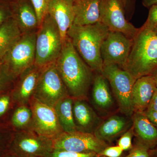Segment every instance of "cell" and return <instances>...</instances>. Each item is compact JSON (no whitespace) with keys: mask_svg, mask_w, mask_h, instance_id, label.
Here are the masks:
<instances>
[{"mask_svg":"<svg viewBox=\"0 0 157 157\" xmlns=\"http://www.w3.org/2000/svg\"><path fill=\"white\" fill-rule=\"evenodd\" d=\"M43 68L34 64L15 79L16 82L11 95V100L18 106H29Z\"/></svg>","mask_w":157,"mask_h":157,"instance_id":"obj_13","label":"cell"},{"mask_svg":"<svg viewBox=\"0 0 157 157\" xmlns=\"http://www.w3.org/2000/svg\"><path fill=\"white\" fill-rule=\"evenodd\" d=\"M134 136L150 149L157 146V128L144 114L136 112L131 117Z\"/></svg>","mask_w":157,"mask_h":157,"instance_id":"obj_19","label":"cell"},{"mask_svg":"<svg viewBox=\"0 0 157 157\" xmlns=\"http://www.w3.org/2000/svg\"><path fill=\"white\" fill-rule=\"evenodd\" d=\"M123 150L118 145L107 146L98 155L101 157H120Z\"/></svg>","mask_w":157,"mask_h":157,"instance_id":"obj_31","label":"cell"},{"mask_svg":"<svg viewBox=\"0 0 157 157\" xmlns=\"http://www.w3.org/2000/svg\"><path fill=\"white\" fill-rule=\"evenodd\" d=\"M157 26V4L150 7L148 17L142 27L153 31Z\"/></svg>","mask_w":157,"mask_h":157,"instance_id":"obj_29","label":"cell"},{"mask_svg":"<svg viewBox=\"0 0 157 157\" xmlns=\"http://www.w3.org/2000/svg\"><path fill=\"white\" fill-rule=\"evenodd\" d=\"M133 44V39L122 33L109 31L101 45L103 66L114 64L123 69Z\"/></svg>","mask_w":157,"mask_h":157,"instance_id":"obj_12","label":"cell"},{"mask_svg":"<svg viewBox=\"0 0 157 157\" xmlns=\"http://www.w3.org/2000/svg\"><path fill=\"white\" fill-rule=\"evenodd\" d=\"M151 157H157V146L151 150Z\"/></svg>","mask_w":157,"mask_h":157,"instance_id":"obj_40","label":"cell"},{"mask_svg":"<svg viewBox=\"0 0 157 157\" xmlns=\"http://www.w3.org/2000/svg\"><path fill=\"white\" fill-rule=\"evenodd\" d=\"M22 34L12 17L0 26V59L18 41Z\"/></svg>","mask_w":157,"mask_h":157,"instance_id":"obj_22","label":"cell"},{"mask_svg":"<svg viewBox=\"0 0 157 157\" xmlns=\"http://www.w3.org/2000/svg\"><path fill=\"white\" fill-rule=\"evenodd\" d=\"M147 109H151L157 112V87L155 90Z\"/></svg>","mask_w":157,"mask_h":157,"instance_id":"obj_36","label":"cell"},{"mask_svg":"<svg viewBox=\"0 0 157 157\" xmlns=\"http://www.w3.org/2000/svg\"><path fill=\"white\" fill-rule=\"evenodd\" d=\"M124 6L125 12L127 13H132L134 10L135 0H122Z\"/></svg>","mask_w":157,"mask_h":157,"instance_id":"obj_35","label":"cell"},{"mask_svg":"<svg viewBox=\"0 0 157 157\" xmlns=\"http://www.w3.org/2000/svg\"><path fill=\"white\" fill-rule=\"evenodd\" d=\"M11 100V94H6L0 96V117L5 114L8 110Z\"/></svg>","mask_w":157,"mask_h":157,"instance_id":"obj_33","label":"cell"},{"mask_svg":"<svg viewBox=\"0 0 157 157\" xmlns=\"http://www.w3.org/2000/svg\"><path fill=\"white\" fill-rule=\"evenodd\" d=\"M36 12L39 26L47 14L50 0H31Z\"/></svg>","mask_w":157,"mask_h":157,"instance_id":"obj_27","label":"cell"},{"mask_svg":"<svg viewBox=\"0 0 157 157\" xmlns=\"http://www.w3.org/2000/svg\"><path fill=\"white\" fill-rule=\"evenodd\" d=\"M10 0H0V26L11 17Z\"/></svg>","mask_w":157,"mask_h":157,"instance_id":"obj_30","label":"cell"},{"mask_svg":"<svg viewBox=\"0 0 157 157\" xmlns=\"http://www.w3.org/2000/svg\"><path fill=\"white\" fill-rule=\"evenodd\" d=\"M11 17L21 34L36 33L39 27L36 12L31 0H10Z\"/></svg>","mask_w":157,"mask_h":157,"instance_id":"obj_14","label":"cell"},{"mask_svg":"<svg viewBox=\"0 0 157 157\" xmlns=\"http://www.w3.org/2000/svg\"><path fill=\"white\" fill-rule=\"evenodd\" d=\"M0 157H20L12 153L11 152L8 151L6 152H5V153L3 154L2 156H1Z\"/></svg>","mask_w":157,"mask_h":157,"instance_id":"obj_38","label":"cell"},{"mask_svg":"<svg viewBox=\"0 0 157 157\" xmlns=\"http://www.w3.org/2000/svg\"><path fill=\"white\" fill-rule=\"evenodd\" d=\"M44 157H101L94 152L78 153L66 151L53 150Z\"/></svg>","mask_w":157,"mask_h":157,"instance_id":"obj_26","label":"cell"},{"mask_svg":"<svg viewBox=\"0 0 157 157\" xmlns=\"http://www.w3.org/2000/svg\"><path fill=\"white\" fill-rule=\"evenodd\" d=\"M92 97L94 104L99 109L107 110L113 106L114 100L107 78L101 73L94 76Z\"/></svg>","mask_w":157,"mask_h":157,"instance_id":"obj_21","label":"cell"},{"mask_svg":"<svg viewBox=\"0 0 157 157\" xmlns=\"http://www.w3.org/2000/svg\"><path fill=\"white\" fill-rule=\"evenodd\" d=\"M8 151L20 157H44L53 151V140L29 129L21 130L14 135Z\"/></svg>","mask_w":157,"mask_h":157,"instance_id":"obj_8","label":"cell"},{"mask_svg":"<svg viewBox=\"0 0 157 157\" xmlns=\"http://www.w3.org/2000/svg\"><path fill=\"white\" fill-rule=\"evenodd\" d=\"M33 113L29 106L20 105L12 115L11 123L15 128L21 130L29 129L32 123Z\"/></svg>","mask_w":157,"mask_h":157,"instance_id":"obj_24","label":"cell"},{"mask_svg":"<svg viewBox=\"0 0 157 157\" xmlns=\"http://www.w3.org/2000/svg\"><path fill=\"white\" fill-rule=\"evenodd\" d=\"M74 25L83 26L99 22L100 0H74Z\"/></svg>","mask_w":157,"mask_h":157,"instance_id":"obj_20","label":"cell"},{"mask_svg":"<svg viewBox=\"0 0 157 157\" xmlns=\"http://www.w3.org/2000/svg\"><path fill=\"white\" fill-rule=\"evenodd\" d=\"M99 22L109 31L122 33L133 39L139 30L127 20L122 0H100Z\"/></svg>","mask_w":157,"mask_h":157,"instance_id":"obj_11","label":"cell"},{"mask_svg":"<svg viewBox=\"0 0 157 157\" xmlns=\"http://www.w3.org/2000/svg\"><path fill=\"white\" fill-rule=\"evenodd\" d=\"M0 140H1V137H0Z\"/></svg>","mask_w":157,"mask_h":157,"instance_id":"obj_42","label":"cell"},{"mask_svg":"<svg viewBox=\"0 0 157 157\" xmlns=\"http://www.w3.org/2000/svg\"><path fill=\"white\" fill-rule=\"evenodd\" d=\"M146 115L152 123L157 128V112L154 110L147 109L144 111Z\"/></svg>","mask_w":157,"mask_h":157,"instance_id":"obj_34","label":"cell"},{"mask_svg":"<svg viewBox=\"0 0 157 157\" xmlns=\"http://www.w3.org/2000/svg\"><path fill=\"white\" fill-rule=\"evenodd\" d=\"M74 0H50L47 14L54 20L58 26L63 44L74 20Z\"/></svg>","mask_w":157,"mask_h":157,"instance_id":"obj_15","label":"cell"},{"mask_svg":"<svg viewBox=\"0 0 157 157\" xmlns=\"http://www.w3.org/2000/svg\"><path fill=\"white\" fill-rule=\"evenodd\" d=\"M73 99L70 96L62 99L54 107L62 128L65 132L77 131L73 115Z\"/></svg>","mask_w":157,"mask_h":157,"instance_id":"obj_23","label":"cell"},{"mask_svg":"<svg viewBox=\"0 0 157 157\" xmlns=\"http://www.w3.org/2000/svg\"><path fill=\"white\" fill-rule=\"evenodd\" d=\"M125 157H151V149L135 139L128 155Z\"/></svg>","mask_w":157,"mask_h":157,"instance_id":"obj_25","label":"cell"},{"mask_svg":"<svg viewBox=\"0 0 157 157\" xmlns=\"http://www.w3.org/2000/svg\"><path fill=\"white\" fill-rule=\"evenodd\" d=\"M29 106L33 113L29 130L53 140L64 132L53 107L32 98Z\"/></svg>","mask_w":157,"mask_h":157,"instance_id":"obj_9","label":"cell"},{"mask_svg":"<svg viewBox=\"0 0 157 157\" xmlns=\"http://www.w3.org/2000/svg\"><path fill=\"white\" fill-rule=\"evenodd\" d=\"M156 83L151 75L137 78L133 86L132 100L133 111L144 112L148 108L155 90Z\"/></svg>","mask_w":157,"mask_h":157,"instance_id":"obj_17","label":"cell"},{"mask_svg":"<svg viewBox=\"0 0 157 157\" xmlns=\"http://www.w3.org/2000/svg\"><path fill=\"white\" fill-rule=\"evenodd\" d=\"M132 125V118L114 115L101 123L94 132L96 137L106 143H111L126 132Z\"/></svg>","mask_w":157,"mask_h":157,"instance_id":"obj_16","label":"cell"},{"mask_svg":"<svg viewBox=\"0 0 157 157\" xmlns=\"http://www.w3.org/2000/svg\"><path fill=\"white\" fill-rule=\"evenodd\" d=\"M157 68V35L141 27L133 39V44L123 68L137 79L150 75Z\"/></svg>","mask_w":157,"mask_h":157,"instance_id":"obj_3","label":"cell"},{"mask_svg":"<svg viewBox=\"0 0 157 157\" xmlns=\"http://www.w3.org/2000/svg\"><path fill=\"white\" fill-rule=\"evenodd\" d=\"M154 78H155V80L156 83L157 87V68L156 69H155L150 74Z\"/></svg>","mask_w":157,"mask_h":157,"instance_id":"obj_39","label":"cell"},{"mask_svg":"<svg viewBox=\"0 0 157 157\" xmlns=\"http://www.w3.org/2000/svg\"><path fill=\"white\" fill-rule=\"evenodd\" d=\"M108 146V143L100 140L93 133L78 131L63 132L53 140V150L99 154Z\"/></svg>","mask_w":157,"mask_h":157,"instance_id":"obj_10","label":"cell"},{"mask_svg":"<svg viewBox=\"0 0 157 157\" xmlns=\"http://www.w3.org/2000/svg\"><path fill=\"white\" fill-rule=\"evenodd\" d=\"M14 80L0 64V92L7 88Z\"/></svg>","mask_w":157,"mask_h":157,"instance_id":"obj_32","label":"cell"},{"mask_svg":"<svg viewBox=\"0 0 157 157\" xmlns=\"http://www.w3.org/2000/svg\"><path fill=\"white\" fill-rule=\"evenodd\" d=\"M73 110L77 131L94 134L101 120L85 100L73 99Z\"/></svg>","mask_w":157,"mask_h":157,"instance_id":"obj_18","label":"cell"},{"mask_svg":"<svg viewBox=\"0 0 157 157\" xmlns=\"http://www.w3.org/2000/svg\"><path fill=\"white\" fill-rule=\"evenodd\" d=\"M55 63L70 97L86 100L93 83V70L78 54L67 36Z\"/></svg>","mask_w":157,"mask_h":157,"instance_id":"obj_1","label":"cell"},{"mask_svg":"<svg viewBox=\"0 0 157 157\" xmlns=\"http://www.w3.org/2000/svg\"><path fill=\"white\" fill-rule=\"evenodd\" d=\"M134 136L132 127L123 134L118 140L117 145L119 146L123 151L130 150L133 147L132 138Z\"/></svg>","mask_w":157,"mask_h":157,"instance_id":"obj_28","label":"cell"},{"mask_svg":"<svg viewBox=\"0 0 157 157\" xmlns=\"http://www.w3.org/2000/svg\"><path fill=\"white\" fill-rule=\"evenodd\" d=\"M70 96L55 62L44 67L33 98L50 107Z\"/></svg>","mask_w":157,"mask_h":157,"instance_id":"obj_7","label":"cell"},{"mask_svg":"<svg viewBox=\"0 0 157 157\" xmlns=\"http://www.w3.org/2000/svg\"><path fill=\"white\" fill-rule=\"evenodd\" d=\"M36 35V33L22 34L19 40L0 59V64L15 80L35 64Z\"/></svg>","mask_w":157,"mask_h":157,"instance_id":"obj_5","label":"cell"},{"mask_svg":"<svg viewBox=\"0 0 157 157\" xmlns=\"http://www.w3.org/2000/svg\"><path fill=\"white\" fill-rule=\"evenodd\" d=\"M109 31L106 26L98 22L87 25H73L67 33L79 56L97 73H102L103 71L101 47Z\"/></svg>","mask_w":157,"mask_h":157,"instance_id":"obj_2","label":"cell"},{"mask_svg":"<svg viewBox=\"0 0 157 157\" xmlns=\"http://www.w3.org/2000/svg\"><path fill=\"white\" fill-rule=\"evenodd\" d=\"M153 32H154L156 34V35H157V26H156V27L153 30Z\"/></svg>","mask_w":157,"mask_h":157,"instance_id":"obj_41","label":"cell"},{"mask_svg":"<svg viewBox=\"0 0 157 157\" xmlns=\"http://www.w3.org/2000/svg\"><path fill=\"white\" fill-rule=\"evenodd\" d=\"M63 46L58 26L47 14L36 32L35 64L44 67L55 63L61 52Z\"/></svg>","mask_w":157,"mask_h":157,"instance_id":"obj_4","label":"cell"},{"mask_svg":"<svg viewBox=\"0 0 157 157\" xmlns=\"http://www.w3.org/2000/svg\"><path fill=\"white\" fill-rule=\"evenodd\" d=\"M102 74L109 82L121 112L131 117L134 113L132 89L137 79L128 71L117 65L103 66Z\"/></svg>","mask_w":157,"mask_h":157,"instance_id":"obj_6","label":"cell"},{"mask_svg":"<svg viewBox=\"0 0 157 157\" xmlns=\"http://www.w3.org/2000/svg\"><path fill=\"white\" fill-rule=\"evenodd\" d=\"M157 4V0H142V4L144 7L149 8Z\"/></svg>","mask_w":157,"mask_h":157,"instance_id":"obj_37","label":"cell"}]
</instances>
